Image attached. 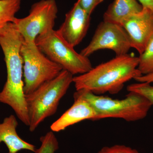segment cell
I'll return each instance as SVG.
<instances>
[{
	"instance_id": "obj_17",
	"label": "cell",
	"mask_w": 153,
	"mask_h": 153,
	"mask_svg": "<svg viewBox=\"0 0 153 153\" xmlns=\"http://www.w3.org/2000/svg\"><path fill=\"white\" fill-rule=\"evenodd\" d=\"M128 91H133L144 97L153 105V86L147 82H139L128 85Z\"/></svg>"
},
{
	"instance_id": "obj_9",
	"label": "cell",
	"mask_w": 153,
	"mask_h": 153,
	"mask_svg": "<svg viewBox=\"0 0 153 153\" xmlns=\"http://www.w3.org/2000/svg\"><path fill=\"white\" fill-rule=\"evenodd\" d=\"M121 26L128 35L131 48L141 55L153 38V10L143 7L124 20Z\"/></svg>"
},
{
	"instance_id": "obj_19",
	"label": "cell",
	"mask_w": 153,
	"mask_h": 153,
	"mask_svg": "<svg viewBox=\"0 0 153 153\" xmlns=\"http://www.w3.org/2000/svg\"><path fill=\"white\" fill-rule=\"evenodd\" d=\"M104 0H77L79 5L89 15H91L95 8Z\"/></svg>"
},
{
	"instance_id": "obj_6",
	"label": "cell",
	"mask_w": 153,
	"mask_h": 153,
	"mask_svg": "<svg viewBox=\"0 0 153 153\" xmlns=\"http://www.w3.org/2000/svg\"><path fill=\"white\" fill-rule=\"evenodd\" d=\"M21 54L25 95L32 93L44 82L54 79L63 70L61 66L41 52L36 42L24 41Z\"/></svg>"
},
{
	"instance_id": "obj_4",
	"label": "cell",
	"mask_w": 153,
	"mask_h": 153,
	"mask_svg": "<svg viewBox=\"0 0 153 153\" xmlns=\"http://www.w3.org/2000/svg\"><path fill=\"white\" fill-rule=\"evenodd\" d=\"M73 77L70 72L63 69L55 78L25 95L30 131H35L41 123L56 112L60 100L73 82Z\"/></svg>"
},
{
	"instance_id": "obj_18",
	"label": "cell",
	"mask_w": 153,
	"mask_h": 153,
	"mask_svg": "<svg viewBox=\"0 0 153 153\" xmlns=\"http://www.w3.org/2000/svg\"><path fill=\"white\" fill-rule=\"evenodd\" d=\"M97 153H140L136 149L124 145H116L104 147Z\"/></svg>"
},
{
	"instance_id": "obj_15",
	"label": "cell",
	"mask_w": 153,
	"mask_h": 153,
	"mask_svg": "<svg viewBox=\"0 0 153 153\" xmlns=\"http://www.w3.org/2000/svg\"><path fill=\"white\" fill-rule=\"evenodd\" d=\"M138 69L142 75L153 72V38L139 57Z\"/></svg>"
},
{
	"instance_id": "obj_10",
	"label": "cell",
	"mask_w": 153,
	"mask_h": 153,
	"mask_svg": "<svg viewBox=\"0 0 153 153\" xmlns=\"http://www.w3.org/2000/svg\"><path fill=\"white\" fill-rule=\"evenodd\" d=\"M91 16L79 5L78 1L66 14L59 31L63 39L74 47L85 38L90 26Z\"/></svg>"
},
{
	"instance_id": "obj_12",
	"label": "cell",
	"mask_w": 153,
	"mask_h": 153,
	"mask_svg": "<svg viewBox=\"0 0 153 153\" xmlns=\"http://www.w3.org/2000/svg\"><path fill=\"white\" fill-rule=\"evenodd\" d=\"M18 125L16 117L13 115L4 119L3 122L0 123V144L4 143L7 148L9 153H18L24 150L35 153L36 146L25 141L18 135Z\"/></svg>"
},
{
	"instance_id": "obj_21",
	"label": "cell",
	"mask_w": 153,
	"mask_h": 153,
	"mask_svg": "<svg viewBox=\"0 0 153 153\" xmlns=\"http://www.w3.org/2000/svg\"><path fill=\"white\" fill-rule=\"evenodd\" d=\"M143 7L147 8L153 10V0H137Z\"/></svg>"
},
{
	"instance_id": "obj_5",
	"label": "cell",
	"mask_w": 153,
	"mask_h": 153,
	"mask_svg": "<svg viewBox=\"0 0 153 153\" xmlns=\"http://www.w3.org/2000/svg\"><path fill=\"white\" fill-rule=\"evenodd\" d=\"M36 43L48 58L73 75L84 74L93 68L88 57L77 53L58 30H53L38 36Z\"/></svg>"
},
{
	"instance_id": "obj_11",
	"label": "cell",
	"mask_w": 153,
	"mask_h": 153,
	"mask_svg": "<svg viewBox=\"0 0 153 153\" xmlns=\"http://www.w3.org/2000/svg\"><path fill=\"white\" fill-rule=\"evenodd\" d=\"M96 117L95 111L87 101L74 99L72 106L51 125L50 128L54 132L62 131L83 120H96Z\"/></svg>"
},
{
	"instance_id": "obj_7",
	"label": "cell",
	"mask_w": 153,
	"mask_h": 153,
	"mask_svg": "<svg viewBox=\"0 0 153 153\" xmlns=\"http://www.w3.org/2000/svg\"><path fill=\"white\" fill-rule=\"evenodd\" d=\"M57 13L55 0H41L31 6L27 16L16 18L13 23L24 41L36 42L38 36L54 30Z\"/></svg>"
},
{
	"instance_id": "obj_14",
	"label": "cell",
	"mask_w": 153,
	"mask_h": 153,
	"mask_svg": "<svg viewBox=\"0 0 153 153\" xmlns=\"http://www.w3.org/2000/svg\"><path fill=\"white\" fill-rule=\"evenodd\" d=\"M22 0H0V30L13 22Z\"/></svg>"
},
{
	"instance_id": "obj_20",
	"label": "cell",
	"mask_w": 153,
	"mask_h": 153,
	"mask_svg": "<svg viewBox=\"0 0 153 153\" xmlns=\"http://www.w3.org/2000/svg\"><path fill=\"white\" fill-rule=\"evenodd\" d=\"M135 80L138 82H147L153 83V72L141 76L136 78Z\"/></svg>"
},
{
	"instance_id": "obj_2",
	"label": "cell",
	"mask_w": 153,
	"mask_h": 153,
	"mask_svg": "<svg viewBox=\"0 0 153 153\" xmlns=\"http://www.w3.org/2000/svg\"><path fill=\"white\" fill-rule=\"evenodd\" d=\"M139 59L127 54L116 56L86 73L73 77L76 90L85 89L96 95L115 94L131 79L142 75L138 69Z\"/></svg>"
},
{
	"instance_id": "obj_1",
	"label": "cell",
	"mask_w": 153,
	"mask_h": 153,
	"mask_svg": "<svg viewBox=\"0 0 153 153\" xmlns=\"http://www.w3.org/2000/svg\"><path fill=\"white\" fill-rule=\"evenodd\" d=\"M24 38L13 22L0 30V46L5 62L7 78L0 91V103L13 110L17 117L25 125H30L24 92L23 62L21 49Z\"/></svg>"
},
{
	"instance_id": "obj_13",
	"label": "cell",
	"mask_w": 153,
	"mask_h": 153,
	"mask_svg": "<svg viewBox=\"0 0 153 153\" xmlns=\"http://www.w3.org/2000/svg\"><path fill=\"white\" fill-rule=\"evenodd\" d=\"M137 0H114L103 15V21L121 25L126 19L143 10Z\"/></svg>"
},
{
	"instance_id": "obj_8",
	"label": "cell",
	"mask_w": 153,
	"mask_h": 153,
	"mask_svg": "<svg viewBox=\"0 0 153 153\" xmlns=\"http://www.w3.org/2000/svg\"><path fill=\"white\" fill-rule=\"evenodd\" d=\"M131 48L127 33L121 25L105 22H101L89 44L81 50L80 54L88 57L100 49L112 50L116 56L128 54Z\"/></svg>"
},
{
	"instance_id": "obj_3",
	"label": "cell",
	"mask_w": 153,
	"mask_h": 153,
	"mask_svg": "<svg viewBox=\"0 0 153 153\" xmlns=\"http://www.w3.org/2000/svg\"><path fill=\"white\" fill-rule=\"evenodd\" d=\"M128 92L123 99L96 95L85 89L76 90L73 97L74 99L84 100L91 105L96 113V120L107 118L122 119L128 122L143 119L152 105L139 94Z\"/></svg>"
},
{
	"instance_id": "obj_16",
	"label": "cell",
	"mask_w": 153,
	"mask_h": 153,
	"mask_svg": "<svg viewBox=\"0 0 153 153\" xmlns=\"http://www.w3.org/2000/svg\"><path fill=\"white\" fill-rule=\"evenodd\" d=\"M41 145L35 153H55L59 149V143L53 131L47 132L40 137Z\"/></svg>"
}]
</instances>
